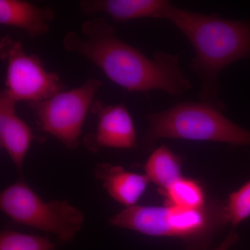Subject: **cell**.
<instances>
[{
	"label": "cell",
	"instance_id": "1",
	"mask_svg": "<svg viewBox=\"0 0 250 250\" xmlns=\"http://www.w3.org/2000/svg\"><path fill=\"white\" fill-rule=\"evenodd\" d=\"M82 35L67 31L62 47L93 62L111 82L129 92L161 90L173 96L191 87L179 66L177 55L157 52L148 58L121 40L113 24L101 17L86 20Z\"/></svg>",
	"mask_w": 250,
	"mask_h": 250
},
{
	"label": "cell",
	"instance_id": "2",
	"mask_svg": "<svg viewBox=\"0 0 250 250\" xmlns=\"http://www.w3.org/2000/svg\"><path fill=\"white\" fill-rule=\"evenodd\" d=\"M170 21L195 52L190 67L202 81L201 103L224 111L218 99V77L225 67L250 57V22L197 14L169 4L164 18Z\"/></svg>",
	"mask_w": 250,
	"mask_h": 250
},
{
	"label": "cell",
	"instance_id": "3",
	"mask_svg": "<svg viewBox=\"0 0 250 250\" xmlns=\"http://www.w3.org/2000/svg\"><path fill=\"white\" fill-rule=\"evenodd\" d=\"M224 207L208 203L201 209L190 210L172 206L135 205L112 216L108 223L147 236L180 238L202 248L214 231L228 224Z\"/></svg>",
	"mask_w": 250,
	"mask_h": 250
},
{
	"label": "cell",
	"instance_id": "4",
	"mask_svg": "<svg viewBox=\"0 0 250 250\" xmlns=\"http://www.w3.org/2000/svg\"><path fill=\"white\" fill-rule=\"evenodd\" d=\"M148 126L143 137L146 147L156 140L175 139L225 143L250 146V131L224 116L222 111L205 103H182L165 111L146 116Z\"/></svg>",
	"mask_w": 250,
	"mask_h": 250
},
{
	"label": "cell",
	"instance_id": "5",
	"mask_svg": "<svg viewBox=\"0 0 250 250\" xmlns=\"http://www.w3.org/2000/svg\"><path fill=\"white\" fill-rule=\"evenodd\" d=\"M0 208L13 221L51 233L62 243L73 241L84 222L82 210L66 200L44 201L23 177L1 192Z\"/></svg>",
	"mask_w": 250,
	"mask_h": 250
},
{
	"label": "cell",
	"instance_id": "6",
	"mask_svg": "<svg viewBox=\"0 0 250 250\" xmlns=\"http://www.w3.org/2000/svg\"><path fill=\"white\" fill-rule=\"evenodd\" d=\"M101 86V81L88 79L83 84L48 100L29 103L39 129L67 149H77L83 123Z\"/></svg>",
	"mask_w": 250,
	"mask_h": 250
},
{
	"label": "cell",
	"instance_id": "7",
	"mask_svg": "<svg viewBox=\"0 0 250 250\" xmlns=\"http://www.w3.org/2000/svg\"><path fill=\"white\" fill-rule=\"evenodd\" d=\"M0 57L6 62L5 89L16 101H43L65 90L58 75L48 71L37 55L28 54L21 41L2 36Z\"/></svg>",
	"mask_w": 250,
	"mask_h": 250
},
{
	"label": "cell",
	"instance_id": "8",
	"mask_svg": "<svg viewBox=\"0 0 250 250\" xmlns=\"http://www.w3.org/2000/svg\"><path fill=\"white\" fill-rule=\"evenodd\" d=\"M90 111L96 117L98 124L95 131L85 135L82 140L87 150L97 154L103 148L135 149L138 147L134 123L124 104L106 105L95 100Z\"/></svg>",
	"mask_w": 250,
	"mask_h": 250
},
{
	"label": "cell",
	"instance_id": "9",
	"mask_svg": "<svg viewBox=\"0 0 250 250\" xmlns=\"http://www.w3.org/2000/svg\"><path fill=\"white\" fill-rule=\"evenodd\" d=\"M17 101L4 88L0 93V145L18 173L22 177L23 164L33 140L39 139L30 126L18 117Z\"/></svg>",
	"mask_w": 250,
	"mask_h": 250
},
{
	"label": "cell",
	"instance_id": "10",
	"mask_svg": "<svg viewBox=\"0 0 250 250\" xmlns=\"http://www.w3.org/2000/svg\"><path fill=\"white\" fill-rule=\"evenodd\" d=\"M92 172L108 195L126 208L136 205L149 183L146 174L129 172L109 163H98Z\"/></svg>",
	"mask_w": 250,
	"mask_h": 250
},
{
	"label": "cell",
	"instance_id": "11",
	"mask_svg": "<svg viewBox=\"0 0 250 250\" xmlns=\"http://www.w3.org/2000/svg\"><path fill=\"white\" fill-rule=\"evenodd\" d=\"M170 2L165 0H82L80 9L85 15L103 14L116 22L143 18L163 19Z\"/></svg>",
	"mask_w": 250,
	"mask_h": 250
},
{
	"label": "cell",
	"instance_id": "12",
	"mask_svg": "<svg viewBox=\"0 0 250 250\" xmlns=\"http://www.w3.org/2000/svg\"><path fill=\"white\" fill-rule=\"evenodd\" d=\"M55 11L48 6H37L22 0H0V23L18 28L29 37L45 35Z\"/></svg>",
	"mask_w": 250,
	"mask_h": 250
},
{
	"label": "cell",
	"instance_id": "13",
	"mask_svg": "<svg viewBox=\"0 0 250 250\" xmlns=\"http://www.w3.org/2000/svg\"><path fill=\"white\" fill-rule=\"evenodd\" d=\"M143 167L149 182L158 186L159 192L183 177L182 159L164 145L154 149Z\"/></svg>",
	"mask_w": 250,
	"mask_h": 250
},
{
	"label": "cell",
	"instance_id": "14",
	"mask_svg": "<svg viewBox=\"0 0 250 250\" xmlns=\"http://www.w3.org/2000/svg\"><path fill=\"white\" fill-rule=\"evenodd\" d=\"M160 193L165 197L166 206L198 210L207 205L203 188L193 179L182 177Z\"/></svg>",
	"mask_w": 250,
	"mask_h": 250
},
{
	"label": "cell",
	"instance_id": "15",
	"mask_svg": "<svg viewBox=\"0 0 250 250\" xmlns=\"http://www.w3.org/2000/svg\"><path fill=\"white\" fill-rule=\"evenodd\" d=\"M56 244L45 237L3 230L0 234V250H54Z\"/></svg>",
	"mask_w": 250,
	"mask_h": 250
},
{
	"label": "cell",
	"instance_id": "16",
	"mask_svg": "<svg viewBox=\"0 0 250 250\" xmlns=\"http://www.w3.org/2000/svg\"><path fill=\"white\" fill-rule=\"evenodd\" d=\"M227 223L236 226L250 217V180L231 192L224 207Z\"/></svg>",
	"mask_w": 250,
	"mask_h": 250
},
{
	"label": "cell",
	"instance_id": "17",
	"mask_svg": "<svg viewBox=\"0 0 250 250\" xmlns=\"http://www.w3.org/2000/svg\"><path fill=\"white\" fill-rule=\"evenodd\" d=\"M237 240H238V236L236 233L230 232L220 246L217 247L215 249L210 250H228L233 244L236 243ZM187 250H203V248H199V247L192 244H187Z\"/></svg>",
	"mask_w": 250,
	"mask_h": 250
}]
</instances>
